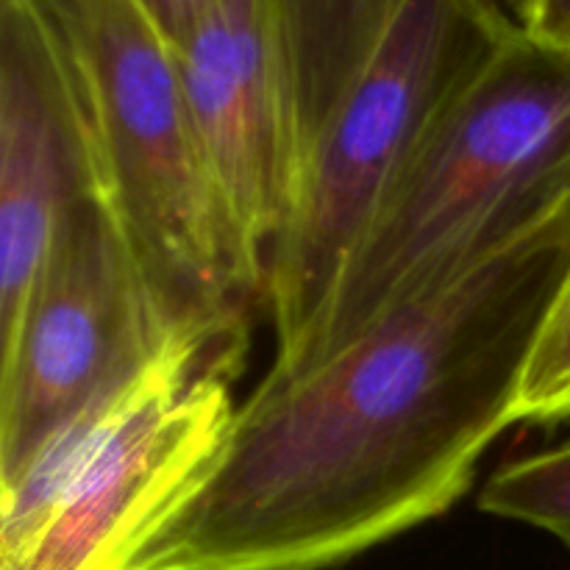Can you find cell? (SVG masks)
<instances>
[{"label": "cell", "mask_w": 570, "mask_h": 570, "mask_svg": "<svg viewBox=\"0 0 570 570\" xmlns=\"http://www.w3.org/2000/svg\"><path fill=\"white\" fill-rule=\"evenodd\" d=\"M570 206L390 306L234 412L215 471L131 570H328L449 512L515 426Z\"/></svg>", "instance_id": "6da1fadb"}, {"label": "cell", "mask_w": 570, "mask_h": 570, "mask_svg": "<svg viewBox=\"0 0 570 570\" xmlns=\"http://www.w3.org/2000/svg\"><path fill=\"white\" fill-rule=\"evenodd\" d=\"M570 206V45L515 28L384 198L321 317L267 373L334 354L379 315Z\"/></svg>", "instance_id": "7a4b0ae2"}, {"label": "cell", "mask_w": 570, "mask_h": 570, "mask_svg": "<svg viewBox=\"0 0 570 570\" xmlns=\"http://www.w3.org/2000/svg\"><path fill=\"white\" fill-rule=\"evenodd\" d=\"M78 72L109 195L173 326L239 354L265 262L198 142L176 50L139 0H37Z\"/></svg>", "instance_id": "3957f363"}, {"label": "cell", "mask_w": 570, "mask_h": 570, "mask_svg": "<svg viewBox=\"0 0 570 570\" xmlns=\"http://www.w3.org/2000/svg\"><path fill=\"white\" fill-rule=\"evenodd\" d=\"M232 360L178 332L0 493V570H131L198 495L234 423Z\"/></svg>", "instance_id": "277c9868"}, {"label": "cell", "mask_w": 570, "mask_h": 570, "mask_svg": "<svg viewBox=\"0 0 570 570\" xmlns=\"http://www.w3.org/2000/svg\"><path fill=\"white\" fill-rule=\"evenodd\" d=\"M493 0H406L304 161L265 267L276 360L321 317L404 167L468 78L515 31Z\"/></svg>", "instance_id": "5b68a950"}, {"label": "cell", "mask_w": 570, "mask_h": 570, "mask_svg": "<svg viewBox=\"0 0 570 570\" xmlns=\"http://www.w3.org/2000/svg\"><path fill=\"white\" fill-rule=\"evenodd\" d=\"M178 332L104 189L72 200L20 317L0 337V493Z\"/></svg>", "instance_id": "8992f818"}, {"label": "cell", "mask_w": 570, "mask_h": 570, "mask_svg": "<svg viewBox=\"0 0 570 570\" xmlns=\"http://www.w3.org/2000/svg\"><path fill=\"white\" fill-rule=\"evenodd\" d=\"M106 184L78 72L37 0H0V337L67 206Z\"/></svg>", "instance_id": "52a82bcc"}, {"label": "cell", "mask_w": 570, "mask_h": 570, "mask_svg": "<svg viewBox=\"0 0 570 570\" xmlns=\"http://www.w3.org/2000/svg\"><path fill=\"white\" fill-rule=\"evenodd\" d=\"M173 50L212 178L267 267L298 195L273 0H223Z\"/></svg>", "instance_id": "ba28073f"}, {"label": "cell", "mask_w": 570, "mask_h": 570, "mask_svg": "<svg viewBox=\"0 0 570 570\" xmlns=\"http://www.w3.org/2000/svg\"><path fill=\"white\" fill-rule=\"evenodd\" d=\"M404 3L406 0H273L298 184L306 156L334 106L348 92Z\"/></svg>", "instance_id": "9c48e42d"}, {"label": "cell", "mask_w": 570, "mask_h": 570, "mask_svg": "<svg viewBox=\"0 0 570 570\" xmlns=\"http://www.w3.org/2000/svg\"><path fill=\"white\" fill-rule=\"evenodd\" d=\"M479 507L549 532L570 549V440L504 462L482 488Z\"/></svg>", "instance_id": "30bf717a"}, {"label": "cell", "mask_w": 570, "mask_h": 570, "mask_svg": "<svg viewBox=\"0 0 570 570\" xmlns=\"http://www.w3.org/2000/svg\"><path fill=\"white\" fill-rule=\"evenodd\" d=\"M570 423V262L529 345L515 395V426Z\"/></svg>", "instance_id": "8fae6325"}, {"label": "cell", "mask_w": 570, "mask_h": 570, "mask_svg": "<svg viewBox=\"0 0 570 570\" xmlns=\"http://www.w3.org/2000/svg\"><path fill=\"white\" fill-rule=\"evenodd\" d=\"M220 3L223 0H139L173 48L181 45Z\"/></svg>", "instance_id": "7c38bea8"}, {"label": "cell", "mask_w": 570, "mask_h": 570, "mask_svg": "<svg viewBox=\"0 0 570 570\" xmlns=\"http://www.w3.org/2000/svg\"><path fill=\"white\" fill-rule=\"evenodd\" d=\"M521 28L549 42L570 45V0H532Z\"/></svg>", "instance_id": "4fadbf2b"}, {"label": "cell", "mask_w": 570, "mask_h": 570, "mask_svg": "<svg viewBox=\"0 0 570 570\" xmlns=\"http://www.w3.org/2000/svg\"><path fill=\"white\" fill-rule=\"evenodd\" d=\"M495 6H499L501 11H504L507 17H510L512 22H515L518 28H521V22H523V17H527V11H529V6H532V0H493Z\"/></svg>", "instance_id": "5bb4252c"}]
</instances>
